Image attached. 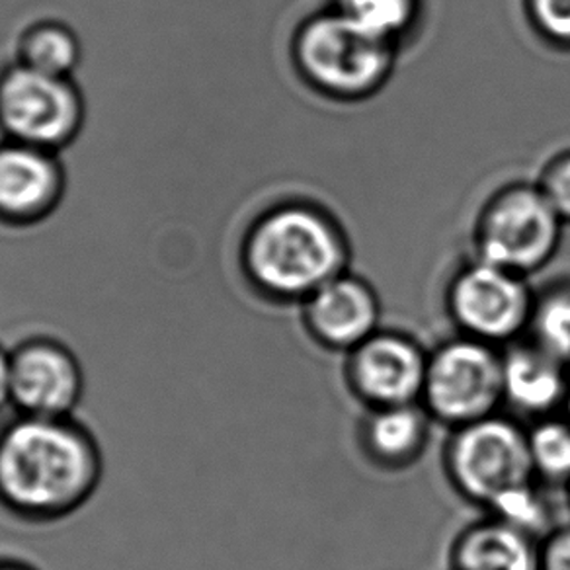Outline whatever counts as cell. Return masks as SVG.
Wrapping results in <instances>:
<instances>
[{
    "mask_svg": "<svg viewBox=\"0 0 570 570\" xmlns=\"http://www.w3.org/2000/svg\"><path fill=\"white\" fill-rule=\"evenodd\" d=\"M333 7L367 32L401 48L420 24L424 0H333Z\"/></svg>",
    "mask_w": 570,
    "mask_h": 570,
    "instance_id": "cell-18",
    "label": "cell"
},
{
    "mask_svg": "<svg viewBox=\"0 0 570 570\" xmlns=\"http://www.w3.org/2000/svg\"><path fill=\"white\" fill-rule=\"evenodd\" d=\"M352 246L342 223L309 199L269 207L246 233L240 264L254 294L277 305H302L350 269Z\"/></svg>",
    "mask_w": 570,
    "mask_h": 570,
    "instance_id": "cell-2",
    "label": "cell"
},
{
    "mask_svg": "<svg viewBox=\"0 0 570 570\" xmlns=\"http://www.w3.org/2000/svg\"><path fill=\"white\" fill-rule=\"evenodd\" d=\"M82 102L65 77L18 65L0 79V126L12 141L56 151L79 134Z\"/></svg>",
    "mask_w": 570,
    "mask_h": 570,
    "instance_id": "cell-8",
    "label": "cell"
},
{
    "mask_svg": "<svg viewBox=\"0 0 570 570\" xmlns=\"http://www.w3.org/2000/svg\"><path fill=\"white\" fill-rule=\"evenodd\" d=\"M564 497H567V507H569L570 510V484L567 487V491H564Z\"/></svg>",
    "mask_w": 570,
    "mask_h": 570,
    "instance_id": "cell-27",
    "label": "cell"
},
{
    "mask_svg": "<svg viewBox=\"0 0 570 570\" xmlns=\"http://www.w3.org/2000/svg\"><path fill=\"white\" fill-rule=\"evenodd\" d=\"M399 48L328 7L303 18L292 63L303 85L336 102H362L387 87Z\"/></svg>",
    "mask_w": 570,
    "mask_h": 570,
    "instance_id": "cell-3",
    "label": "cell"
},
{
    "mask_svg": "<svg viewBox=\"0 0 570 570\" xmlns=\"http://www.w3.org/2000/svg\"><path fill=\"white\" fill-rule=\"evenodd\" d=\"M63 173L51 151L12 141L0 147V217L32 223L53 212Z\"/></svg>",
    "mask_w": 570,
    "mask_h": 570,
    "instance_id": "cell-13",
    "label": "cell"
},
{
    "mask_svg": "<svg viewBox=\"0 0 570 570\" xmlns=\"http://www.w3.org/2000/svg\"><path fill=\"white\" fill-rule=\"evenodd\" d=\"M104 479L95 432L75 416L17 414L0 424V510L26 525L77 514Z\"/></svg>",
    "mask_w": 570,
    "mask_h": 570,
    "instance_id": "cell-1",
    "label": "cell"
},
{
    "mask_svg": "<svg viewBox=\"0 0 570 570\" xmlns=\"http://www.w3.org/2000/svg\"><path fill=\"white\" fill-rule=\"evenodd\" d=\"M448 570H539V541L484 514L453 538Z\"/></svg>",
    "mask_w": 570,
    "mask_h": 570,
    "instance_id": "cell-15",
    "label": "cell"
},
{
    "mask_svg": "<svg viewBox=\"0 0 570 570\" xmlns=\"http://www.w3.org/2000/svg\"><path fill=\"white\" fill-rule=\"evenodd\" d=\"M10 409V348L0 344V414Z\"/></svg>",
    "mask_w": 570,
    "mask_h": 570,
    "instance_id": "cell-24",
    "label": "cell"
},
{
    "mask_svg": "<svg viewBox=\"0 0 570 570\" xmlns=\"http://www.w3.org/2000/svg\"><path fill=\"white\" fill-rule=\"evenodd\" d=\"M523 17L549 48L570 51V0H522Z\"/></svg>",
    "mask_w": 570,
    "mask_h": 570,
    "instance_id": "cell-21",
    "label": "cell"
},
{
    "mask_svg": "<svg viewBox=\"0 0 570 570\" xmlns=\"http://www.w3.org/2000/svg\"><path fill=\"white\" fill-rule=\"evenodd\" d=\"M442 469L461 500L487 510L504 492L533 479L528 426L502 411L448 430Z\"/></svg>",
    "mask_w": 570,
    "mask_h": 570,
    "instance_id": "cell-5",
    "label": "cell"
},
{
    "mask_svg": "<svg viewBox=\"0 0 570 570\" xmlns=\"http://www.w3.org/2000/svg\"><path fill=\"white\" fill-rule=\"evenodd\" d=\"M553 491L554 489L531 479L528 483L504 492L484 510V514L541 541L562 523L554 508Z\"/></svg>",
    "mask_w": 570,
    "mask_h": 570,
    "instance_id": "cell-16",
    "label": "cell"
},
{
    "mask_svg": "<svg viewBox=\"0 0 570 570\" xmlns=\"http://www.w3.org/2000/svg\"><path fill=\"white\" fill-rule=\"evenodd\" d=\"M535 184L546 194L554 212L561 215L562 222L570 225V147L554 153L551 159L541 167Z\"/></svg>",
    "mask_w": 570,
    "mask_h": 570,
    "instance_id": "cell-22",
    "label": "cell"
},
{
    "mask_svg": "<svg viewBox=\"0 0 570 570\" xmlns=\"http://www.w3.org/2000/svg\"><path fill=\"white\" fill-rule=\"evenodd\" d=\"M528 336L570 364V279L535 292Z\"/></svg>",
    "mask_w": 570,
    "mask_h": 570,
    "instance_id": "cell-20",
    "label": "cell"
},
{
    "mask_svg": "<svg viewBox=\"0 0 570 570\" xmlns=\"http://www.w3.org/2000/svg\"><path fill=\"white\" fill-rule=\"evenodd\" d=\"M525 426L533 479L554 491H567L570 484L569 420L554 414Z\"/></svg>",
    "mask_w": 570,
    "mask_h": 570,
    "instance_id": "cell-17",
    "label": "cell"
},
{
    "mask_svg": "<svg viewBox=\"0 0 570 570\" xmlns=\"http://www.w3.org/2000/svg\"><path fill=\"white\" fill-rule=\"evenodd\" d=\"M342 357L344 385L364 409L420 403L428 348L411 333L381 326Z\"/></svg>",
    "mask_w": 570,
    "mask_h": 570,
    "instance_id": "cell-9",
    "label": "cell"
},
{
    "mask_svg": "<svg viewBox=\"0 0 570 570\" xmlns=\"http://www.w3.org/2000/svg\"><path fill=\"white\" fill-rule=\"evenodd\" d=\"M539 570H570V522L539 541Z\"/></svg>",
    "mask_w": 570,
    "mask_h": 570,
    "instance_id": "cell-23",
    "label": "cell"
},
{
    "mask_svg": "<svg viewBox=\"0 0 570 570\" xmlns=\"http://www.w3.org/2000/svg\"><path fill=\"white\" fill-rule=\"evenodd\" d=\"M434 426L420 403L364 409L356 428L357 448L372 468L401 473L424 458Z\"/></svg>",
    "mask_w": 570,
    "mask_h": 570,
    "instance_id": "cell-14",
    "label": "cell"
},
{
    "mask_svg": "<svg viewBox=\"0 0 570 570\" xmlns=\"http://www.w3.org/2000/svg\"><path fill=\"white\" fill-rule=\"evenodd\" d=\"M570 387V364L523 336L502 348V411L531 424L562 414Z\"/></svg>",
    "mask_w": 570,
    "mask_h": 570,
    "instance_id": "cell-12",
    "label": "cell"
},
{
    "mask_svg": "<svg viewBox=\"0 0 570 570\" xmlns=\"http://www.w3.org/2000/svg\"><path fill=\"white\" fill-rule=\"evenodd\" d=\"M297 307L309 341L341 356H346L383 326L377 289L352 269L326 282Z\"/></svg>",
    "mask_w": 570,
    "mask_h": 570,
    "instance_id": "cell-11",
    "label": "cell"
},
{
    "mask_svg": "<svg viewBox=\"0 0 570 570\" xmlns=\"http://www.w3.org/2000/svg\"><path fill=\"white\" fill-rule=\"evenodd\" d=\"M420 404L438 426H465L502 412V348L453 334L428 350Z\"/></svg>",
    "mask_w": 570,
    "mask_h": 570,
    "instance_id": "cell-6",
    "label": "cell"
},
{
    "mask_svg": "<svg viewBox=\"0 0 570 570\" xmlns=\"http://www.w3.org/2000/svg\"><path fill=\"white\" fill-rule=\"evenodd\" d=\"M79 61V40L67 26L53 22L33 26L20 43V65L46 75L69 79Z\"/></svg>",
    "mask_w": 570,
    "mask_h": 570,
    "instance_id": "cell-19",
    "label": "cell"
},
{
    "mask_svg": "<svg viewBox=\"0 0 570 570\" xmlns=\"http://www.w3.org/2000/svg\"><path fill=\"white\" fill-rule=\"evenodd\" d=\"M567 223L535 183L514 180L484 199L473 223L475 258L528 277L561 248Z\"/></svg>",
    "mask_w": 570,
    "mask_h": 570,
    "instance_id": "cell-4",
    "label": "cell"
},
{
    "mask_svg": "<svg viewBox=\"0 0 570 570\" xmlns=\"http://www.w3.org/2000/svg\"><path fill=\"white\" fill-rule=\"evenodd\" d=\"M0 570H40L33 567L30 562L20 561V559H10V557H2L0 559Z\"/></svg>",
    "mask_w": 570,
    "mask_h": 570,
    "instance_id": "cell-25",
    "label": "cell"
},
{
    "mask_svg": "<svg viewBox=\"0 0 570 570\" xmlns=\"http://www.w3.org/2000/svg\"><path fill=\"white\" fill-rule=\"evenodd\" d=\"M562 416L570 422V387L569 395H567V403H564V409H562Z\"/></svg>",
    "mask_w": 570,
    "mask_h": 570,
    "instance_id": "cell-26",
    "label": "cell"
},
{
    "mask_svg": "<svg viewBox=\"0 0 570 570\" xmlns=\"http://www.w3.org/2000/svg\"><path fill=\"white\" fill-rule=\"evenodd\" d=\"M85 391V367L69 344L40 334L10 348V409L17 414L75 416Z\"/></svg>",
    "mask_w": 570,
    "mask_h": 570,
    "instance_id": "cell-10",
    "label": "cell"
},
{
    "mask_svg": "<svg viewBox=\"0 0 570 570\" xmlns=\"http://www.w3.org/2000/svg\"><path fill=\"white\" fill-rule=\"evenodd\" d=\"M533 303L535 292L528 277L479 258L461 264L444 292L453 331L497 348L528 336Z\"/></svg>",
    "mask_w": 570,
    "mask_h": 570,
    "instance_id": "cell-7",
    "label": "cell"
}]
</instances>
